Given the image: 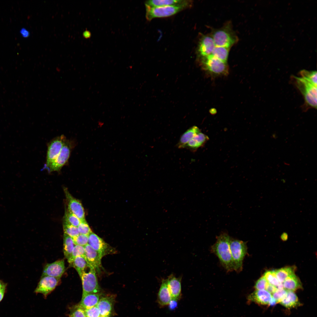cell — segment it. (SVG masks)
<instances>
[{
	"label": "cell",
	"mask_w": 317,
	"mask_h": 317,
	"mask_svg": "<svg viewBox=\"0 0 317 317\" xmlns=\"http://www.w3.org/2000/svg\"><path fill=\"white\" fill-rule=\"evenodd\" d=\"M63 190L67 205V209L76 215L81 221L85 220L84 209L80 202L74 198L65 187Z\"/></svg>",
	"instance_id": "obj_10"
},
{
	"label": "cell",
	"mask_w": 317,
	"mask_h": 317,
	"mask_svg": "<svg viewBox=\"0 0 317 317\" xmlns=\"http://www.w3.org/2000/svg\"><path fill=\"white\" fill-rule=\"evenodd\" d=\"M201 132L197 126H193L187 130L182 135L177 144L178 148H184L186 144L197 134Z\"/></svg>",
	"instance_id": "obj_22"
},
{
	"label": "cell",
	"mask_w": 317,
	"mask_h": 317,
	"mask_svg": "<svg viewBox=\"0 0 317 317\" xmlns=\"http://www.w3.org/2000/svg\"><path fill=\"white\" fill-rule=\"evenodd\" d=\"M230 238L227 233L222 232L216 237V242L211 247V251L218 257L221 264L228 272L234 270L230 248Z\"/></svg>",
	"instance_id": "obj_1"
},
{
	"label": "cell",
	"mask_w": 317,
	"mask_h": 317,
	"mask_svg": "<svg viewBox=\"0 0 317 317\" xmlns=\"http://www.w3.org/2000/svg\"><path fill=\"white\" fill-rule=\"evenodd\" d=\"M301 77L317 86V72L309 71L305 70H301L300 72Z\"/></svg>",
	"instance_id": "obj_32"
},
{
	"label": "cell",
	"mask_w": 317,
	"mask_h": 317,
	"mask_svg": "<svg viewBox=\"0 0 317 317\" xmlns=\"http://www.w3.org/2000/svg\"><path fill=\"white\" fill-rule=\"evenodd\" d=\"M75 146L73 141L66 139L59 154L49 167L47 170L49 173L60 171L68 163Z\"/></svg>",
	"instance_id": "obj_8"
},
{
	"label": "cell",
	"mask_w": 317,
	"mask_h": 317,
	"mask_svg": "<svg viewBox=\"0 0 317 317\" xmlns=\"http://www.w3.org/2000/svg\"><path fill=\"white\" fill-rule=\"evenodd\" d=\"M6 284L3 282L2 281L0 280V289H2L3 288L6 287Z\"/></svg>",
	"instance_id": "obj_45"
},
{
	"label": "cell",
	"mask_w": 317,
	"mask_h": 317,
	"mask_svg": "<svg viewBox=\"0 0 317 317\" xmlns=\"http://www.w3.org/2000/svg\"><path fill=\"white\" fill-rule=\"evenodd\" d=\"M88 244L103 257L111 252L110 247L103 240L92 232L88 236Z\"/></svg>",
	"instance_id": "obj_14"
},
{
	"label": "cell",
	"mask_w": 317,
	"mask_h": 317,
	"mask_svg": "<svg viewBox=\"0 0 317 317\" xmlns=\"http://www.w3.org/2000/svg\"><path fill=\"white\" fill-rule=\"evenodd\" d=\"M64 233L73 238L80 234L77 227L63 222Z\"/></svg>",
	"instance_id": "obj_35"
},
{
	"label": "cell",
	"mask_w": 317,
	"mask_h": 317,
	"mask_svg": "<svg viewBox=\"0 0 317 317\" xmlns=\"http://www.w3.org/2000/svg\"><path fill=\"white\" fill-rule=\"evenodd\" d=\"M167 280L172 300L178 301L180 299L181 296V278H176L173 275H171L167 279Z\"/></svg>",
	"instance_id": "obj_18"
},
{
	"label": "cell",
	"mask_w": 317,
	"mask_h": 317,
	"mask_svg": "<svg viewBox=\"0 0 317 317\" xmlns=\"http://www.w3.org/2000/svg\"><path fill=\"white\" fill-rule=\"evenodd\" d=\"M264 276L269 284L275 286L277 289L283 288L282 283H280L277 279L274 271H267Z\"/></svg>",
	"instance_id": "obj_30"
},
{
	"label": "cell",
	"mask_w": 317,
	"mask_h": 317,
	"mask_svg": "<svg viewBox=\"0 0 317 317\" xmlns=\"http://www.w3.org/2000/svg\"><path fill=\"white\" fill-rule=\"evenodd\" d=\"M287 291L284 288L277 289L272 294V297L276 302H279L285 296L286 294Z\"/></svg>",
	"instance_id": "obj_38"
},
{
	"label": "cell",
	"mask_w": 317,
	"mask_h": 317,
	"mask_svg": "<svg viewBox=\"0 0 317 317\" xmlns=\"http://www.w3.org/2000/svg\"><path fill=\"white\" fill-rule=\"evenodd\" d=\"M6 288H4L0 289V302L2 300L6 291Z\"/></svg>",
	"instance_id": "obj_43"
},
{
	"label": "cell",
	"mask_w": 317,
	"mask_h": 317,
	"mask_svg": "<svg viewBox=\"0 0 317 317\" xmlns=\"http://www.w3.org/2000/svg\"><path fill=\"white\" fill-rule=\"evenodd\" d=\"M70 266L74 268L79 275L90 266L87 261L85 256H79L75 258L70 263Z\"/></svg>",
	"instance_id": "obj_26"
},
{
	"label": "cell",
	"mask_w": 317,
	"mask_h": 317,
	"mask_svg": "<svg viewBox=\"0 0 317 317\" xmlns=\"http://www.w3.org/2000/svg\"><path fill=\"white\" fill-rule=\"evenodd\" d=\"M99 317H109V316H100Z\"/></svg>",
	"instance_id": "obj_47"
},
{
	"label": "cell",
	"mask_w": 317,
	"mask_h": 317,
	"mask_svg": "<svg viewBox=\"0 0 317 317\" xmlns=\"http://www.w3.org/2000/svg\"><path fill=\"white\" fill-rule=\"evenodd\" d=\"M208 139L207 136L200 132L186 144L185 148L195 151L203 146Z\"/></svg>",
	"instance_id": "obj_23"
},
{
	"label": "cell",
	"mask_w": 317,
	"mask_h": 317,
	"mask_svg": "<svg viewBox=\"0 0 317 317\" xmlns=\"http://www.w3.org/2000/svg\"><path fill=\"white\" fill-rule=\"evenodd\" d=\"M63 251L64 256L67 260L70 257L75 245L72 238L64 233L63 237Z\"/></svg>",
	"instance_id": "obj_27"
},
{
	"label": "cell",
	"mask_w": 317,
	"mask_h": 317,
	"mask_svg": "<svg viewBox=\"0 0 317 317\" xmlns=\"http://www.w3.org/2000/svg\"><path fill=\"white\" fill-rule=\"evenodd\" d=\"M267 284L268 282L263 276L256 281L254 288L256 290H265Z\"/></svg>",
	"instance_id": "obj_40"
},
{
	"label": "cell",
	"mask_w": 317,
	"mask_h": 317,
	"mask_svg": "<svg viewBox=\"0 0 317 317\" xmlns=\"http://www.w3.org/2000/svg\"><path fill=\"white\" fill-rule=\"evenodd\" d=\"M230 246L233 269L239 272L242 270L243 260L247 253L246 242L230 238Z\"/></svg>",
	"instance_id": "obj_5"
},
{
	"label": "cell",
	"mask_w": 317,
	"mask_h": 317,
	"mask_svg": "<svg viewBox=\"0 0 317 317\" xmlns=\"http://www.w3.org/2000/svg\"><path fill=\"white\" fill-rule=\"evenodd\" d=\"M82 282V296L91 293L100 292L95 269L90 266L88 267L79 275Z\"/></svg>",
	"instance_id": "obj_7"
},
{
	"label": "cell",
	"mask_w": 317,
	"mask_h": 317,
	"mask_svg": "<svg viewBox=\"0 0 317 317\" xmlns=\"http://www.w3.org/2000/svg\"><path fill=\"white\" fill-rule=\"evenodd\" d=\"M210 35L216 46L230 48L238 41L230 21L227 22L220 28L213 29Z\"/></svg>",
	"instance_id": "obj_2"
},
{
	"label": "cell",
	"mask_w": 317,
	"mask_h": 317,
	"mask_svg": "<svg viewBox=\"0 0 317 317\" xmlns=\"http://www.w3.org/2000/svg\"><path fill=\"white\" fill-rule=\"evenodd\" d=\"M87 317H99L100 316L99 310L97 306L85 309Z\"/></svg>",
	"instance_id": "obj_39"
},
{
	"label": "cell",
	"mask_w": 317,
	"mask_h": 317,
	"mask_svg": "<svg viewBox=\"0 0 317 317\" xmlns=\"http://www.w3.org/2000/svg\"><path fill=\"white\" fill-rule=\"evenodd\" d=\"M284 289L287 291H294L302 288V284L295 274L287 277L283 283Z\"/></svg>",
	"instance_id": "obj_25"
},
{
	"label": "cell",
	"mask_w": 317,
	"mask_h": 317,
	"mask_svg": "<svg viewBox=\"0 0 317 317\" xmlns=\"http://www.w3.org/2000/svg\"><path fill=\"white\" fill-rule=\"evenodd\" d=\"M274 271L277 279L281 283H283L287 277L294 273L293 268L290 267L281 268Z\"/></svg>",
	"instance_id": "obj_29"
},
{
	"label": "cell",
	"mask_w": 317,
	"mask_h": 317,
	"mask_svg": "<svg viewBox=\"0 0 317 317\" xmlns=\"http://www.w3.org/2000/svg\"><path fill=\"white\" fill-rule=\"evenodd\" d=\"M83 36L85 38H87L90 37V33L89 31L86 30L83 33Z\"/></svg>",
	"instance_id": "obj_44"
},
{
	"label": "cell",
	"mask_w": 317,
	"mask_h": 317,
	"mask_svg": "<svg viewBox=\"0 0 317 317\" xmlns=\"http://www.w3.org/2000/svg\"><path fill=\"white\" fill-rule=\"evenodd\" d=\"M193 3L192 1L188 0H151L146 1L145 5L151 7L187 5L191 7Z\"/></svg>",
	"instance_id": "obj_19"
},
{
	"label": "cell",
	"mask_w": 317,
	"mask_h": 317,
	"mask_svg": "<svg viewBox=\"0 0 317 317\" xmlns=\"http://www.w3.org/2000/svg\"><path fill=\"white\" fill-rule=\"evenodd\" d=\"M104 123L103 122L99 121L98 122L97 126L101 128L103 126Z\"/></svg>",
	"instance_id": "obj_46"
},
{
	"label": "cell",
	"mask_w": 317,
	"mask_h": 317,
	"mask_svg": "<svg viewBox=\"0 0 317 317\" xmlns=\"http://www.w3.org/2000/svg\"><path fill=\"white\" fill-rule=\"evenodd\" d=\"M85 250L84 246L75 245L70 257L67 260L68 261L70 264L75 258L79 256H85Z\"/></svg>",
	"instance_id": "obj_34"
},
{
	"label": "cell",
	"mask_w": 317,
	"mask_h": 317,
	"mask_svg": "<svg viewBox=\"0 0 317 317\" xmlns=\"http://www.w3.org/2000/svg\"><path fill=\"white\" fill-rule=\"evenodd\" d=\"M277 289L276 287L268 283L265 290L271 294H272Z\"/></svg>",
	"instance_id": "obj_41"
},
{
	"label": "cell",
	"mask_w": 317,
	"mask_h": 317,
	"mask_svg": "<svg viewBox=\"0 0 317 317\" xmlns=\"http://www.w3.org/2000/svg\"><path fill=\"white\" fill-rule=\"evenodd\" d=\"M20 33L24 38H27L29 36V32L25 28H22L20 30Z\"/></svg>",
	"instance_id": "obj_42"
},
{
	"label": "cell",
	"mask_w": 317,
	"mask_h": 317,
	"mask_svg": "<svg viewBox=\"0 0 317 317\" xmlns=\"http://www.w3.org/2000/svg\"><path fill=\"white\" fill-rule=\"evenodd\" d=\"M272 298L271 294L265 289L255 290L247 297L249 301L262 305L269 304Z\"/></svg>",
	"instance_id": "obj_17"
},
{
	"label": "cell",
	"mask_w": 317,
	"mask_h": 317,
	"mask_svg": "<svg viewBox=\"0 0 317 317\" xmlns=\"http://www.w3.org/2000/svg\"><path fill=\"white\" fill-rule=\"evenodd\" d=\"M102 296L100 293H91L82 296L80 303L79 304L85 309L96 306Z\"/></svg>",
	"instance_id": "obj_21"
},
{
	"label": "cell",
	"mask_w": 317,
	"mask_h": 317,
	"mask_svg": "<svg viewBox=\"0 0 317 317\" xmlns=\"http://www.w3.org/2000/svg\"><path fill=\"white\" fill-rule=\"evenodd\" d=\"M114 295L102 296L97 306L99 309L100 316H109L112 313L115 301Z\"/></svg>",
	"instance_id": "obj_16"
},
{
	"label": "cell",
	"mask_w": 317,
	"mask_h": 317,
	"mask_svg": "<svg viewBox=\"0 0 317 317\" xmlns=\"http://www.w3.org/2000/svg\"><path fill=\"white\" fill-rule=\"evenodd\" d=\"M60 279L50 276H42L34 292L41 293L46 297L58 285Z\"/></svg>",
	"instance_id": "obj_11"
},
{
	"label": "cell",
	"mask_w": 317,
	"mask_h": 317,
	"mask_svg": "<svg viewBox=\"0 0 317 317\" xmlns=\"http://www.w3.org/2000/svg\"><path fill=\"white\" fill-rule=\"evenodd\" d=\"M66 139L63 135L53 139L48 144L46 162L42 170H48L59 154Z\"/></svg>",
	"instance_id": "obj_9"
},
{
	"label": "cell",
	"mask_w": 317,
	"mask_h": 317,
	"mask_svg": "<svg viewBox=\"0 0 317 317\" xmlns=\"http://www.w3.org/2000/svg\"><path fill=\"white\" fill-rule=\"evenodd\" d=\"M202 68L215 75H226L228 73L227 63H225L212 55L198 58Z\"/></svg>",
	"instance_id": "obj_4"
},
{
	"label": "cell",
	"mask_w": 317,
	"mask_h": 317,
	"mask_svg": "<svg viewBox=\"0 0 317 317\" xmlns=\"http://www.w3.org/2000/svg\"><path fill=\"white\" fill-rule=\"evenodd\" d=\"M72 238L75 245L85 246L88 244V236L80 234L77 236Z\"/></svg>",
	"instance_id": "obj_37"
},
{
	"label": "cell",
	"mask_w": 317,
	"mask_h": 317,
	"mask_svg": "<svg viewBox=\"0 0 317 317\" xmlns=\"http://www.w3.org/2000/svg\"><path fill=\"white\" fill-rule=\"evenodd\" d=\"M63 221V222L77 227L81 222L80 220L67 208L65 209Z\"/></svg>",
	"instance_id": "obj_31"
},
{
	"label": "cell",
	"mask_w": 317,
	"mask_h": 317,
	"mask_svg": "<svg viewBox=\"0 0 317 317\" xmlns=\"http://www.w3.org/2000/svg\"><path fill=\"white\" fill-rule=\"evenodd\" d=\"M230 49L225 47L216 46L211 55L221 61L227 63Z\"/></svg>",
	"instance_id": "obj_28"
},
{
	"label": "cell",
	"mask_w": 317,
	"mask_h": 317,
	"mask_svg": "<svg viewBox=\"0 0 317 317\" xmlns=\"http://www.w3.org/2000/svg\"><path fill=\"white\" fill-rule=\"evenodd\" d=\"M172 300L169 290L166 279H163L158 291L157 301L159 304L161 306L168 305Z\"/></svg>",
	"instance_id": "obj_20"
},
{
	"label": "cell",
	"mask_w": 317,
	"mask_h": 317,
	"mask_svg": "<svg viewBox=\"0 0 317 317\" xmlns=\"http://www.w3.org/2000/svg\"><path fill=\"white\" fill-rule=\"evenodd\" d=\"M145 6L146 17L149 21L154 18L170 16L183 10L191 7L187 5L151 7L145 5Z\"/></svg>",
	"instance_id": "obj_6"
},
{
	"label": "cell",
	"mask_w": 317,
	"mask_h": 317,
	"mask_svg": "<svg viewBox=\"0 0 317 317\" xmlns=\"http://www.w3.org/2000/svg\"><path fill=\"white\" fill-rule=\"evenodd\" d=\"M216 46L210 34L202 35L199 40L197 47L198 58L211 55Z\"/></svg>",
	"instance_id": "obj_12"
},
{
	"label": "cell",
	"mask_w": 317,
	"mask_h": 317,
	"mask_svg": "<svg viewBox=\"0 0 317 317\" xmlns=\"http://www.w3.org/2000/svg\"><path fill=\"white\" fill-rule=\"evenodd\" d=\"M80 234L87 236L92 232L88 223L85 220L81 221V222L77 227Z\"/></svg>",
	"instance_id": "obj_36"
},
{
	"label": "cell",
	"mask_w": 317,
	"mask_h": 317,
	"mask_svg": "<svg viewBox=\"0 0 317 317\" xmlns=\"http://www.w3.org/2000/svg\"><path fill=\"white\" fill-rule=\"evenodd\" d=\"M85 257L89 264L97 272L101 267L102 256L88 244L84 246Z\"/></svg>",
	"instance_id": "obj_15"
},
{
	"label": "cell",
	"mask_w": 317,
	"mask_h": 317,
	"mask_svg": "<svg viewBox=\"0 0 317 317\" xmlns=\"http://www.w3.org/2000/svg\"><path fill=\"white\" fill-rule=\"evenodd\" d=\"M69 316V317H87L85 309L79 304L71 308Z\"/></svg>",
	"instance_id": "obj_33"
},
{
	"label": "cell",
	"mask_w": 317,
	"mask_h": 317,
	"mask_svg": "<svg viewBox=\"0 0 317 317\" xmlns=\"http://www.w3.org/2000/svg\"><path fill=\"white\" fill-rule=\"evenodd\" d=\"M284 307L290 308L300 305V302L296 295L294 291H287L285 296L279 302Z\"/></svg>",
	"instance_id": "obj_24"
},
{
	"label": "cell",
	"mask_w": 317,
	"mask_h": 317,
	"mask_svg": "<svg viewBox=\"0 0 317 317\" xmlns=\"http://www.w3.org/2000/svg\"><path fill=\"white\" fill-rule=\"evenodd\" d=\"M294 84L303 97L305 103L312 108H317V86L303 78L293 76Z\"/></svg>",
	"instance_id": "obj_3"
},
{
	"label": "cell",
	"mask_w": 317,
	"mask_h": 317,
	"mask_svg": "<svg viewBox=\"0 0 317 317\" xmlns=\"http://www.w3.org/2000/svg\"><path fill=\"white\" fill-rule=\"evenodd\" d=\"M65 270L64 260H58L45 265L42 276H48L60 279Z\"/></svg>",
	"instance_id": "obj_13"
}]
</instances>
